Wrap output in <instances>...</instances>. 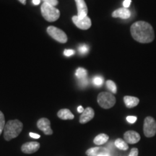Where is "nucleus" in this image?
<instances>
[{"label":"nucleus","mask_w":156,"mask_h":156,"mask_svg":"<svg viewBox=\"0 0 156 156\" xmlns=\"http://www.w3.org/2000/svg\"><path fill=\"white\" fill-rule=\"evenodd\" d=\"M131 35L136 41L140 44H149L155 39V32L152 25L145 21H136L130 28Z\"/></svg>","instance_id":"obj_1"},{"label":"nucleus","mask_w":156,"mask_h":156,"mask_svg":"<svg viewBox=\"0 0 156 156\" xmlns=\"http://www.w3.org/2000/svg\"><path fill=\"white\" fill-rule=\"evenodd\" d=\"M23 128V124L20 121L17 119L8 121L4 129V138L7 141H10L21 133Z\"/></svg>","instance_id":"obj_2"},{"label":"nucleus","mask_w":156,"mask_h":156,"mask_svg":"<svg viewBox=\"0 0 156 156\" xmlns=\"http://www.w3.org/2000/svg\"><path fill=\"white\" fill-rule=\"evenodd\" d=\"M41 15L48 22H54L60 17V12L56 7L50 5L49 4L44 2L41 7Z\"/></svg>","instance_id":"obj_3"},{"label":"nucleus","mask_w":156,"mask_h":156,"mask_svg":"<svg viewBox=\"0 0 156 156\" xmlns=\"http://www.w3.org/2000/svg\"><path fill=\"white\" fill-rule=\"evenodd\" d=\"M98 103L101 108L108 109L112 108L116 103V98L112 93L108 92L100 93L97 98Z\"/></svg>","instance_id":"obj_4"},{"label":"nucleus","mask_w":156,"mask_h":156,"mask_svg":"<svg viewBox=\"0 0 156 156\" xmlns=\"http://www.w3.org/2000/svg\"><path fill=\"white\" fill-rule=\"evenodd\" d=\"M46 31H47V34L56 41L61 44H65L67 42V36L61 29L56 28L55 26H48Z\"/></svg>","instance_id":"obj_5"},{"label":"nucleus","mask_w":156,"mask_h":156,"mask_svg":"<svg viewBox=\"0 0 156 156\" xmlns=\"http://www.w3.org/2000/svg\"><path fill=\"white\" fill-rule=\"evenodd\" d=\"M143 132L147 137H152L156 134V121L153 117L147 116L144 120Z\"/></svg>","instance_id":"obj_6"},{"label":"nucleus","mask_w":156,"mask_h":156,"mask_svg":"<svg viewBox=\"0 0 156 156\" xmlns=\"http://www.w3.org/2000/svg\"><path fill=\"white\" fill-rule=\"evenodd\" d=\"M73 21L74 24L81 30H87L90 28L91 25H92L91 20L88 16L85 17L83 19H79L77 15H76V16L73 17Z\"/></svg>","instance_id":"obj_7"},{"label":"nucleus","mask_w":156,"mask_h":156,"mask_svg":"<svg viewBox=\"0 0 156 156\" xmlns=\"http://www.w3.org/2000/svg\"><path fill=\"white\" fill-rule=\"evenodd\" d=\"M37 126L46 135H51L53 134V130L51 129V122L48 119H40L37 122Z\"/></svg>","instance_id":"obj_8"},{"label":"nucleus","mask_w":156,"mask_h":156,"mask_svg":"<svg viewBox=\"0 0 156 156\" xmlns=\"http://www.w3.org/2000/svg\"><path fill=\"white\" fill-rule=\"evenodd\" d=\"M40 148V143L37 142H28L23 144L21 151L25 154H32L37 152Z\"/></svg>","instance_id":"obj_9"},{"label":"nucleus","mask_w":156,"mask_h":156,"mask_svg":"<svg viewBox=\"0 0 156 156\" xmlns=\"http://www.w3.org/2000/svg\"><path fill=\"white\" fill-rule=\"evenodd\" d=\"M77 8V17L79 19H83L87 16L88 9L85 0H75Z\"/></svg>","instance_id":"obj_10"},{"label":"nucleus","mask_w":156,"mask_h":156,"mask_svg":"<svg viewBox=\"0 0 156 156\" xmlns=\"http://www.w3.org/2000/svg\"><path fill=\"white\" fill-rule=\"evenodd\" d=\"M140 135L135 131H127L124 134V139L128 144H136L140 140Z\"/></svg>","instance_id":"obj_11"},{"label":"nucleus","mask_w":156,"mask_h":156,"mask_svg":"<svg viewBox=\"0 0 156 156\" xmlns=\"http://www.w3.org/2000/svg\"><path fill=\"white\" fill-rule=\"evenodd\" d=\"M95 116L94 110L90 107H87L84 110L83 114L80 117V124H85L92 120Z\"/></svg>","instance_id":"obj_12"},{"label":"nucleus","mask_w":156,"mask_h":156,"mask_svg":"<svg viewBox=\"0 0 156 156\" xmlns=\"http://www.w3.org/2000/svg\"><path fill=\"white\" fill-rule=\"evenodd\" d=\"M112 17L114 18L119 17V18L123 20H126L131 17V12L129 9H128V8H124V7L119 8L113 12Z\"/></svg>","instance_id":"obj_13"},{"label":"nucleus","mask_w":156,"mask_h":156,"mask_svg":"<svg viewBox=\"0 0 156 156\" xmlns=\"http://www.w3.org/2000/svg\"><path fill=\"white\" fill-rule=\"evenodd\" d=\"M85 153L87 156H98L99 155H109V151L106 147H95L90 148Z\"/></svg>","instance_id":"obj_14"},{"label":"nucleus","mask_w":156,"mask_h":156,"mask_svg":"<svg viewBox=\"0 0 156 156\" xmlns=\"http://www.w3.org/2000/svg\"><path fill=\"white\" fill-rule=\"evenodd\" d=\"M124 102L125 103V106L129 108H134L137 106L140 103V99L136 97L129 96L126 95L124 97Z\"/></svg>","instance_id":"obj_15"},{"label":"nucleus","mask_w":156,"mask_h":156,"mask_svg":"<svg viewBox=\"0 0 156 156\" xmlns=\"http://www.w3.org/2000/svg\"><path fill=\"white\" fill-rule=\"evenodd\" d=\"M57 116L58 118L62 120H72L75 118V116H74L73 113L67 108H63L58 111Z\"/></svg>","instance_id":"obj_16"},{"label":"nucleus","mask_w":156,"mask_h":156,"mask_svg":"<svg viewBox=\"0 0 156 156\" xmlns=\"http://www.w3.org/2000/svg\"><path fill=\"white\" fill-rule=\"evenodd\" d=\"M109 139V136L106 134H100L97 135L93 140L94 144L97 145H102L103 144L106 143Z\"/></svg>","instance_id":"obj_17"},{"label":"nucleus","mask_w":156,"mask_h":156,"mask_svg":"<svg viewBox=\"0 0 156 156\" xmlns=\"http://www.w3.org/2000/svg\"><path fill=\"white\" fill-rule=\"evenodd\" d=\"M114 145L118 149L121 150V151H127L129 149L128 144L124 140L121 139V138H118V139L115 140Z\"/></svg>","instance_id":"obj_18"},{"label":"nucleus","mask_w":156,"mask_h":156,"mask_svg":"<svg viewBox=\"0 0 156 156\" xmlns=\"http://www.w3.org/2000/svg\"><path fill=\"white\" fill-rule=\"evenodd\" d=\"M75 75L79 80L84 79V78H86L87 75V71L85 69L82 67H79L76 70Z\"/></svg>","instance_id":"obj_19"},{"label":"nucleus","mask_w":156,"mask_h":156,"mask_svg":"<svg viewBox=\"0 0 156 156\" xmlns=\"http://www.w3.org/2000/svg\"><path fill=\"white\" fill-rule=\"evenodd\" d=\"M106 85L107 88H108L109 90L113 93V94H116L117 93V87H116V85L115 84L114 81L107 80Z\"/></svg>","instance_id":"obj_20"},{"label":"nucleus","mask_w":156,"mask_h":156,"mask_svg":"<svg viewBox=\"0 0 156 156\" xmlns=\"http://www.w3.org/2000/svg\"><path fill=\"white\" fill-rule=\"evenodd\" d=\"M103 81H104V79L101 76H95L93 79V85L97 87H101L103 84Z\"/></svg>","instance_id":"obj_21"},{"label":"nucleus","mask_w":156,"mask_h":156,"mask_svg":"<svg viewBox=\"0 0 156 156\" xmlns=\"http://www.w3.org/2000/svg\"><path fill=\"white\" fill-rule=\"evenodd\" d=\"M78 51L82 55H85L89 51V46L86 44H81L78 47Z\"/></svg>","instance_id":"obj_22"},{"label":"nucleus","mask_w":156,"mask_h":156,"mask_svg":"<svg viewBox=\"0 0 156 156\" xmlns=\"http://www.w3.org/2000/svg\"><path fill=\"white\" fill-rule=\"evenodd\" d=\"M5 119L4 114L0 111V135L2 133L4 129L5 126Z\"/></svg>","instance_id":"obj_23"},{"label":"nucleus","mask_w":156,"mask_h":156,"mask_svg":"<svg viewBox=\"0 0 156 156\" xmlns=\"http://www.w3.org/2000/svg\"><path fill=\"white\" fill-rule=\"evenodd\" d=\"M44 2L49 4L50 5L54 6V7H56V5H58V0H43Z\"/></svg>","instance_id":"obj_24"},{"label":"nucleus","mask_w":156,"mask_h":156,"mask_svg":"<svg viewBox=\"0 0 156 156\" xmlns=\"http://www.w3.org/2000/svg\"><path fill=\"white\" fill-rule=\"evenodd\" d=\"M75 54V51L73 49H65L64 51V55L66 56H70Z\"/></svg>","instance_id":"obj_25"},{"label":"nucleus","mask_w":156,"mask_h":156,"mask_svg":"<svg viewBox=\"0 0 156 156\" xmlns=\"http://www.w3.org/2000/svg\"><path fill=\"white\" fill-rule=\"evenodd\" d=\"M80 82V85L82 87H85L87 86V84H88V80H87V77L86 78H84V79H81V80H79Z\"/></svg>","instance_id":"obj_26"},{"label":"nucleus","mask_w":156,"mask_h":156,"mask_svg":"<svg viewBox=\"0 0 156 156\" xmlns=\"http://www.w3.org/2000/svg\"><path fill=\"white\" fill-rule=\"evenodd\" d=\"M126 121L130 124H134V123L136 122V117L134 116H129L126 117Z\"/></svg>","instance_id":"obj_27"},{"label":"nucleus","mask_w":156,"mask_h":156,"mask_svg":"<svg viewBox=\"0 0 156 156\" xmlns=\"http://www.w3.org/2000/svg\"><path fill=\"white\" fill-rule=\"evenodd\" d=\"M138 153H139V151H138L137 148L134 147L131 150L129 156H138Z\"/></svg>","instance_id":"obj_28"},{"label":"nucleus","mask_w":156,"mask_h":156,"mask_svg":"<svg viewBox=\"0 0 156 156\" xmlns=\"http://www.w3.org/2000/svg\"><path fill=\"white\" fill-rule=\"evenodd\" d=\"M131 2H132L131 0H124V2H123V5H124V8H128V7L130 6Z\"/></svg>","instance_id":"obj_29"},{"label":"nucleus","mask_w":156,"mask_h":156,"mask_svg":"<svg viewBox=\"0 0 156 156\" xmlns=\"http://www.w3.org/2000/svg\"><path fill=\"white\" fill-rule=\"evenodd\" d=\"M30 134V136H31V137L34 138V139H38V138L41 137V136L39 135V134L33 133V132H30V134Z\"/></svg>","instance_id":"obj_30"},{"label":"nucleus","mask_w":156,"mask_h":156,"mask_svg":"<svg viewBox=\"0 0 156 156\" xmlns=\"http://www.w3.org/2000/svg\"><path fill=\"white\" fill-rule=\"evenodd\" d=\"M84 110H85V109L83 108V107L82 106H78V108H77V112H79V113H82V114H83V112H84Z\"/></svg>","instance_id":"obj_31"},{"label":"nucleus","mask_w":156,"mask_h":156,"mask_svg":"<svg viewBox=\"0 0 156 156\" xmlns=\"http://www.w3.org/2000/svg\"><path fill=\"white\" fill-rule=\"evenodd\" d=\"M40 2L41 0H33V3H34V5H38L40 4Z\"/></svg>","instance_id":"obj_32"},{"label":"nucleus","mask_w":156,"mask_h":156,"mask_svg":"<svg viewBox=\"0 0 156 156\" xmlns=\"http://www.w3.org/2000/svg\"><path fill=\"white\" fill-rule=\"evenodd\" d=\"M20 3H22L23 5H26V0H18Z\"/></svg>","instance_id":"obj_33"},{"label":"nucleus","mask_w":156,"mask_h":156,"mask_svg":"<svg viewBox=\"0 0 156 156\" xmlns=\"http://www.w3.org/2000/svg\"><path fill=\"white\" fill-rule=\"evenodd\" d=\"M98 156H109V155H99Z\"/></svg>","instance_id":"obj_34"}]
</instances>
